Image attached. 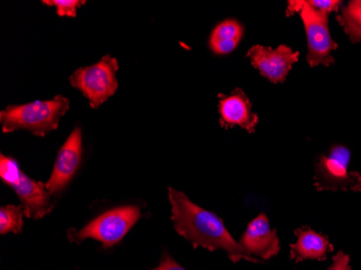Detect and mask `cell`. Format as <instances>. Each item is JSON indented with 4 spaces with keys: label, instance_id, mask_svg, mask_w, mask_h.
Instances as JSON below:
<instances>
[{
    "label": "cell",
    "instance_id": "6da1fadb",
    "mask_svg": "<svg viewBox=\"0 0 361 270\" xmlns=\"http://www.w3.org/2000/svg\"><path fill=\"white\" fill-rule=\"evenodd\" d=\"M169 200L174 229L195 247L223 250L234 263L241 259L261 263L233 238L218 215L196 206L183 192L174 188H169Z\"/></svg>",
    "mask_w": 361,
    "mask_h": 270
},
{
    "label": "cell",
    "instance_id": "7a4b0ae2",
    "mask_svg": "<svg viewBox=\"0 0 361 270\" xmlns=\"http://www.w3.org/2000/svg\"><path fill=\"white\" fill-rule=\"evenodd\" d=\"M70 109V99L56 95L54 99L35 101L23 105H10L0 111L4 133L27 130L38 137H44L58 129L61 118Z\"/></svg>",
    "mask_w": 361,
    "mask_h": 270
},
{
    "label": "cell",
    "instance_id": "3957f363",
    "mask_svg": "<svg viewBox=\"0 0 361 270\" xmlns=\"http://www.w3.org/2000/svg\"><path fill=\"white\" fill-rule=\"evenodd\" d=\"M300 13L306 37H307V60L310 67L330 66L334 58L331 52L338 49V44L332 39L329 30V14L318 11L310 7L307 0H290L288 1L286 16H291Z\"/></svg>",
    "mask_w": 361,
    "mask_h": 270
},
{
    "label": "cell",
    "instance_id": "277c9868",
    "mask_svg": "<svg viewBox=\"0 0 361 270\" xmlns=\"http://www.w3.org/2000/svg\"><path fill=\"white\" fill-rule=\"evenodd\" d=\"M118 61L105 56L91 66L80 67L70 77L71 85L88 99L92 109L100 107L118 89Z\"/></svg>",
    "mask_w": 361,
    "mask_h": 270
},
{
    "label": "cell",
    "instance_id": "5b68a950",
    "mask_svg": "<svg viewBox=\"0 0 361 270\" xmlns=\"http://www.w3.org/2000/svg\"><path fill=\"white\" fill-rule=\"evenodd\" d=\"M350 150L336 145L328 155L320 156L316 164L315 186L318 190L361 192V174L350 171Z\"/></svg>",
    "mask_w": 361,
    "mask_h": 270
},
{
    "label": "cell",
    "instance_id": "8992f818",
    "mask_svg": "<svg viewBox=\"0 0 361 270\" xmlns=\"http://www.w3.org/2000/svg\"><path fill=\"white\" fill-rule=\"evenodd\" d=\"M141 217L137 206L118 207L95 217L84 228L75 233V240L95 239L105 247H113L123 240L128 231L135 226Z\"/></svg>",
    "mask_w": 361,
    "mask_h": 270
},
{
    "label": "cell",
    "instance_id": "52a82bcc",
    "mask_svg": "<svg viewBox=\"0 0 361 270\" xmlns=\"http://www.w3.org/2000/svg\"><path fill=\"white\" fill-rule=\"evenodd\" d=\"M247 58L259 70V74L271 82H283L295 63L299 61L300 54L286 44L276 49L255 44L249 49Z\"/></svg>",
    "mask_w": 361,
    "mask_h": 270
},
{
    "label": "cell",
    "instance_id": "ba28073f",
    "mask_svg": "<svg viewBox=\"0 0 361 270\" xmlns=\"http://www.w3.org/2000/svg\"><path fill=\"white\" fill-rule=\"evenodd\" d=\"M82 154V134L80 128H75L64 145L59 150L51 178L46 184L50 195H58L68 186L76 173Z\"/></svg>",
    "mask_w": 361,
    "mask_h": 270
},
{
    "label": "cell",
    "instance_id": "9c48e42d",
    "mask_svg": "<svg viewBox=\"0 0 361 270\" xmlns=\"http://www.w3.org/2000/svg\"><path fill=\"white\" fill-rule=\"evenodd\" d=\"M220 125L224 129L243 128L249 133H255L259 123V116L252 111L250 99L243 89H235L229 95L219 94Z\"/></svg>",
    "mask_w": 361,
    "mask_h": 270
},
{
    "label": "cell",
    "instance_id": "30bf717a",
    "mask_svg": "<svg viewBox=\"0 0 361 270\" xmlns=\"http://www.w3.org/2000/svg\"><path fill=\"white\" fill-rule=\"evenodd\" d=\"M239 243L251 257L255 255L262 259H271L281 251L277 231L271 229L269 217L264 213L249 223Z\"/></svg>",
    "mask_w": 361,
    "mask_h": 270
},
{
    "label": "cell",
    "instance_id": "8fae6325",
    "mask_svg": "<svg viewBox=\"0 0 361 270\" xmlns=\"http://www.w3.org/2000/svg\"><path fill=\"white\" fill-rule=\"evenodd\" d=\"M10 188H13L19 196L26 217L40 219L54 209L46 184L32 180L22 171L19 178L10 185Z\"/></svg>",
    "mask_w": 361,
    "mask_h": 270
},
{
    "label": "cell",
    "instance_id": "7c38bea8",
    "mask_svg": "<svg viewBox=\"0 0 361 270\" xmlns=\"http://www.w3.org/2000/svg\"><path fill=\"white\" fill-rule=\"evenodd\" d=\"M294 233L298 240L290 247V257L295 263L305 259L326 261L328 254L334 251V245L330 243L329 239L310 227H302L294 231Z\"/></svg>",
    "mask_w": 361,
    "mask_h": 270
},
{
    "label": "cell",
    "instance_id": "4fadbf2b",
    "mask_svg": "<svg viewBox=\"0 0 361 270\" xmlns=\"http://www.w3.org/2000/svg\"><path fill=\"white\" fill-rule=\"evenodd\" d=\"M245 28L236 20H225L214 27L209 38L211 51L216 56L232 54L243 39Z\"/></svg>",
    "mask_w": 361,
    "mask_h": 270
},
{
    "label": "cell",
    "instance_id": "5bb4252c",
    "mask_svg": "<svg viewBox=\"0 0 361 270\" xmlns=\"http://www.w3.org/2000/svg\"><path fill=\"white\" fill-rule=\"evenodd\" d=\"M338 23L342 26L350 42L361 40V0H353L341 9L338 16Z\"/></svg>",
    "mask_w": 361,
    "mask_h": 270
},
{
    "label": "cell",
    "instance_id": "9a60e30c",
    "mask_svg": "<svg viewBox=\"0 0 361 270\" xmlns=\"http://www.w3.org/2000/svg\"><path fill=\"white\" fill-rule=\"evenodd\" d=\"M22 207L6 206L0 209V233H20L23 228Z\"/></svg>",
    "mask_w": 361,
    "mask_h": 270
},
{
    "label": "cell",
    "instance_id": "2e32d148",
    "mask_svg": "<svg viewBox=\"0 0 361 270\" xmlns=\"http://www.w3.org/2000/svg\"><path fill=\"white\" fill-rule=\"evenodd\" d=\"M42 4L56 7L59 16L76 18L77 9L81 6L86 5V1L84 0H44Z\"/></svg>",
    "mask_w": 361,
    "mask_h": 270
},
{
    "label": "cell",
    "instance_id": "e0dca14e",
    "mask_svg": "<svg viewBox=\"0 0 361 270\" xmlns=\"http://www.w3.org/2000/svg\"><path fill=\"white\" fill-rule=\"evenodd\" d=\"M20 173H21V170H20L16 160L1 155V160H0V176H1V180L10 186L16 178H19Z\"/></svg>",
    "mask_w": 361,
    "mask_h": 270
},
{
    "label": "cell",
    "instance_id": "ac0fdd59",
    "mask_svg": "<svg viewBox=\"0 0 361 270\" xmlns=\"http://www.w3.org/2000/svg\"><path fill=\"white\" fill-rule=\"evenodd\" d=\"M350 257L343 252H338L334 257V264L326 270H352L350 265Z\"/></svg>",
    "mask_w": 361,
    "mask_h": 270
},
{
    "label": "cell",
    "instance_id": "d6986e66",
    "mask_svg": "<svg viewBox=\"0 0 361 270\" xmlns=\"http://www.w3.org/2000/svg\"><path fill=\"white\" fill-rule=\"evenodd\" d=\"M152 270H186L182 266L178 265L169 255L165 254L160 262L159 266Z\"/></svg>",
    "mask_w": 361,
    "mask_h": 270
}]
</instances>
